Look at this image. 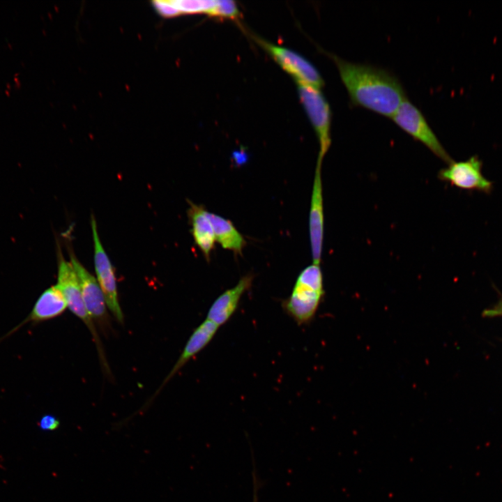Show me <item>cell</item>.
<instances>
[{
	"label": "cell",
	"instance_id": "1",
	"mask_svg": "<svg viewBox=\"0 0 502 502\" xmlns=\"http://www.w3.org/2000/svg\"><path fill=\"white\" fill-rule=\"evenodd\" d=\"M328 55L335 63L353 105L391 118L406 99L398 79L386 70Z\"/></svg>",
	"mask_w": 502,
	"mask_h": 502
},
{
	"label": "cell",
	"instance_id": "2",
	"mask_svg": "<svg viewBox=\"0 0 502 502\" xmlns=\"http://www.w3.org/2000/svg\"><path fill=\"white\" fill-rule=\"evenodd\" d=\"M324 294L320 264H312L299 273L291 294L281 306L298 325H306L314 318Z\"/></svg>",
	"mask_w": 502,
	"mask_h": 502
},
{
	"label": "cell",
	"instance_id": "3",
	"mask_svg": "<svg viewBox=\"0 0 502 502\" xmlns=\"http://www.w3.org/2000/svg\"><path fill=\"white\" fill-rule=\"evenodd\" d=\"M56 285L62 292L68 308L88 328L96 344L102 369L107 375H110V369L106 360L103 347L97 333L95 323L85 307L75 271L71 262L65 260L62 255L59 257Z\"/></svg>",
	"mask_w": 502,
	"mask_h": 502
},
{
	"label": "cell",
	"instance_id": "4",
	"mask_svg": "<svg viewBox=\"0 0 502 502\" xmlns=\"http://www.w3.org/2000/svg\"><path fill=\"white\" fill-rule=\"evenodd\" d=\"M300 100L312 124L319 144L317 160L322 162L330 144L331 112L321 91L314 87L297 84Z\"/></svg>",
	"mask_w": 502,
	"mask_h": 502
},
{
	"label": "cell",
	"instance_id": "5",
	"mask_svg": "<svg viewBox=\"0 0 502 502\" xmlns=\"http://www.w3.org/2000/svg\"><path fill=\"white\" fill-rule=\"evenodd\" d=\"M391 119L401 129L426 146L445 162L450 164L453 162L423 114L408 99L400 105Z\"/></svg>",
	"mask_w": 502,
	"mask_h": 502
},
{
	"label": "cell",
	"instance_id": "6",
	"mask_svg": "<svg viewBox=\"0 0 502 502\" xmlns=\"http://www.w3.org/2000/svg\"><path fill=\"white\" fill-rule=\"evenodd\" d=\"M253 39L270 56L295 79L297 84L308 85L320 89L324 81L317 68L306 59L287 47L274 45L259 37Z\"/></svg>",
	"mask_w": 502,
	"mask_h": 502
},
{
	"label": "cell",
	"instance_id": "7",
	"mask_svg": "<svg viewBox=\"0 0 502 502\" xmlns=\"http://www.w3.org/2000/svg\"><path fill=\"white\" fill-rule=\"evenodd\" d=\"M70 262L77 274L85 307L93 322L107 335L111 331V319L102 289L95 277L79 262L70 251Z\"/></svg>",
	"mask_w": 502,
	"mask_h": 502
},
{
	"label": "cell",
	"instance_id": "8",
	"mask_svg": "<svg viewBox=\"0 0 502 502\" xmlns=\"http://www.w3.org/2000/svg\"><path fill=\"white\" fill-rule=\"evenodd\" d=\"M91 226L94 248L96 280L105 298L108 310L115 319L122 324L124 321V317L119 304L114 268L100 239L96 220L93 215L91 218Z\"/></svg>",
	"mask_w": 502,
	"mask_h": 502
},
{
	"label": "cell",
	"instance_id": "9",
	"mask_svg": "<svg viewBox=\"0 0 502 502\" xmlns=\"http://www.w3.org/2000/svg\"><path fill=\"white\" fill-rule=\"evenodd\" d=\"M482 162L473 155L465 161L452 162L438 176L460 189L490 193L493 184L482 174Z\"/></svg>",
	"mask_w": 502,
	"mask_h": 502
},
{
	"label": "cell",
	"instance_id": "10",
	"mask_svg": "<svg viewBox=\"0 0 502 502\" xmlns=\"http://www.w3.org/2000/svg\"><path fill=\"white\" fill-rule=\"evenodd\" d=\"M321 164L317 160L314 172L309 213L310 241L313 263L320 264L324 240V201Z\"/></svg>",
	"mask_w": 502,
	"mask_h": 502
},
{
	"label": "cell",
	"instance_id": "11",
	"mask_svg": "<svg viewBox=\"0 0 502 502\" xmlns=\"http://www.w3.org/2000/svg\"><path fill=\"white\" fill-rule=\"evenodd\" d=\"M253 278L252 274L245 275L234 287L222 293L210 306L206 319L219 327L226 324L236 311L244 293L250 289Z\"/></svg>",
	"mask_w": 502,
	"mask_h": 502
},
{
	"label": "cell",
	"instance_id": "12",
	"mask_svg": "<svg viewBox=\"0 0 502 502\" xmlns=\"http://www.w3.org/2000/svg\"><path fill=\"white\" fill-rule=\"evenodd\" d=\"M220 327L205 319L195 330L187 341L181 353L169 373L164 379L153 397L162 390L169 380L195 356L203 350L214 337Z\"/></svg>",
	"mask_w": 502,
	"mask_h": 502
},
{
	"label": "cell",
	"instance_id": "13",
	"mask_svg": "<svg viewBox=\"0 0 502 502\" xmlns=\"http://www.w3.org/2000/svg\"><path fill=\"white\" fill-rule=\"evenodd\" d=\"M67 307L61 290L56 285L52 286L40 295L28 317L10 333L26 323L37 324L56 318L63 314Z\"/></svg>",
	"mask_w": 502,
	"mask_h": 502
},
{
	"label": "cell",
	"instance_id": "14",
	"mask_svg": "<svg viewBox=\"0 0 502 502\" xmlns=\"http://www.w3.org/2000/svg\"><path fill=\"white\" fill-rule=\"evenodd\" d=\"M188 216L190 220V232L195 245L209 261L215 238L213 229L208 216V211L201 205L188 201Z\"/></svg>",
	"mask_w": 502,
	"mask_h": 502
},
{
	"label": "cell",
	"instance_id": "15",
	"mask_svg": "<svg viewBox=\"0 0 502 502\" xmlns=\"http://www.w3.org/2000/svg\"><path fill=\"white\" fill-rule=\"evenodd\" d=\"M208 216L212 225L215 241L222 248L241 254L246 245V241L234 224L228 219L208 211Z\"/></svg>",
	"mask_w": 502,
	"mask_h": 502
},
{
	"label": "cell",
	"instance_id": "16",
	"mask_svg": "<svg viewBox=\"0 0 502 502\" xmlns=\"http://www.w3.org/2000/svg\"><path fill=\"white\" fill-rule=\"evenodd\" d=\"M181 14L206 13L215 6V0H172Z\"/></svg>",
	"mask_w": 502,
	"mask_h": 502
},
{
	"label": "cell",
	"instance_id": "17",
	"mask_svg": "<svg viewBox=\"0 0 502 502\" xmlns=\"http://www.w3.org/2000/svg\"><path fill=\"white\" fill-rule=\"evenodd\" d=\"M208 15L212 17L236 20L239 17L240 11L234 1L218 0Z\"/></svg>",
	"mask_w": 502,
	"mask_h": 502
},
{
	"label": "cell",
	"instance_id": "18",
	"mask_svg": "<svg viewBox=\"0 0 502 502\" xmlns=\"http://www.w3.org/2000/svg\"><path fill=\"white\" fill-rule=\"evenodd\" d=\"M153 6L157 13L163 17H174L181 13L171 1H154Z\"/></svg>",
	"mask_w": 502,
	"mask_h": 502
},
{
	"label": "cell",
	"instance_id": "19",
	"mask_svg": "<svg viewBox=\"0 0 502 502\" xmlns=\"http://www.w3.org/2000/svg\"><path fill=\"white\" fill-rule=\"evenodd\" d=\"M38 426L42 431L52 432L59 427L60 421L52 414H45L39 419Z\"/></svg>",
	"mask_w": 502,
	"mask_h": 502
},
{
	"label": "cell",
	"instance_id": "20",
	"mask_svg": "<svg viewBox=\"0 0 502 502\" xmlns=\"http://www.w3.org/2000/svg\"><path fill=\"white\" fill-rule=\"evenodd\" d=\"M253 476H254V480H253V481H254V496H253V502H258V496H257V487H258V484H257V480H256L255 474H254V473H253Z\"/></svg>",
	"mask_w": 502,
	"mask_h": 502
}]
</instances>
